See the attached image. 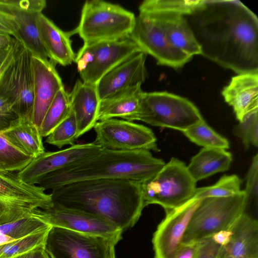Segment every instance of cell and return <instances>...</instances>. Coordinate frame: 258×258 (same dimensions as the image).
Wrapping results in <instances>:
<instances>
[{"instance_id":"4fadbf2b","label":"cell","mask_w":258,"mask_h":258,"mask_svg":"<svg viewBox=\"0 0 258 258\" xmlns=\"http://www.w3.org/2000/svg\"><path fill=\"white\" fill-rule=\"evenodd\" d=\"M102 149L94 143L76 144L62 150L44 152L17 173L23 182L37 184L46 175L92 157Z\"/></svg>"},{"instance_id":"7402d4cb","label":"cell","mask_w":258,"mask_h":258,"mask_svg":"<svg viewBox=\"0 0 258 258\" xmlns=\"http://www.w3.org/2000/svg\"><path fill=\"white\" fill-rule=\"evenodd\" d=\"M39 185L23 182L17 173L0 170V201L16 202L46 210L53 206L51 194Z\"/></svg>"},{"instance_id":"60d3db41","label":"cell","mask_w":258,"mask_h":258,"mask_svg":"<svg viewBox=\"0 0 258 258\" xmlns=\"http://www.w3.org/2000/svg\"><path fill=\"white\" fill-rule=\"evenodd\" d=\"M0 33L13 36L17 39L18 27L14 16L0 9Z\"/></svg>"},{"instance_id":"44dd1931","label":"cell","mask_w":258,"mask_h":258,"mask_svg":"<svg viewBox=\"0 0 258 258\" xmlns=\"http://www.w3.org/2000/svg\"><path fill=\"white\" fill-rule=\"evenodd\" d=\"M69 95L78 125V139L94 128L98 121L100 100L97 86L82 80L76 81Z\"/></svg>"},{"instance_id":"ba28073f","label":"cell","mask_w":258,"mask_h":258,"mask_svg":"<svg viewBox=\"0 0 258 258\" xmlns=\"http://www.w3.org/2000/svg\"><path fill=\"white\" fill-rule=\"evenodd\" d=\"M141 49L129 37L108 41L84 43L75 62L84 82L97 85L109 71Z\"/></svg>"},{"instance_id":"6da1fadb","label":"cell","mask_w":258,"mask_h":258,"mask_svg":"<svg viewBox=\"0 0 258 258\" xmlns=\"http://www.w3.org/2000/svg\"><path fill=\"white\" fill-rule=\"evenodd\" d=\"M201 54L242 74L258 72V20L239 1H205L185 16Z\"/></svg>"},{"instance_id":"484cf974","label":"cell","mask_w":258,"mask_h":258,"mask_svg":"<svg viewBox=\"0 0 258 258\" xmlns=\"http://www.w3.org/2000/svg\"><path fill=\"white\" fill-rule=\"evenodd\" d=\"M232 161V154L226 150L203 148L191 158L187 168L197 182L217 173L228 170Z\"/></svg>"},{"instance_id":"f6af8a7d","label":"cell","mask_w":258,"mask_h":258,"mask_svg":"<svg viewBox=\"0 0 258 258\" xmlns=\"http://www.w3.org/2000/svg\"><path fill=\"white\" fill-rule=\"evenodd\" d=\"M16 41H17V40H16ZM14 44L13 45V46L14 45ZM13 46L8 51H0V68L1 67V66L4 62V61L6 60V58L7 57L8 55H9V53L10 52L11 50H12Z\"/></svg>"},{"instance_id":"8fae6325","label":"cell","mask_w":258,"mask_h":258,"mask_svg":"<svg viewBox=\"0 0 258 258\" xmlns=\"http://www.w3.org/2000/svg\"><path fill=\"white\" fill-rule=\"evenodd\" d=\"M130 37L142 51L153 56L159 65L178 69L192 58L174 47L159 23L146 15L139 14L136 17Z\"/></svg>"},{"instance_id":"ffe728a7","label":"cell","mask_w":258,"mask_h":258,"mask_svg":"<svg viewBox=\"0 0 258 258\" xmlns=\"http://www.w3.org/2000/svg\"><path fill=\"white\" fill-rule=\"evenodd\" d=\"M16 99L13 106L20 118L32 119L34 78L31 54L20 42L14 58Z\"/></svg>"},{"instance_id":"5b68a950","label":"cell","mask_w":258,"mask_h":258,"mask_svg":"<svg viewBox=\"0 0 258 258\" xmlns=\"http://www.w3.org/2000/svg\"><path fill=\"white\" fill-rule=\"evenodd\" d=\"M246 208V198L243 190L229 197L201 200L191 216L181 244L198 243L228 231L245 212Z\"/></svg>"},{"instance_id":"9c48e42d","label":"cell","mask_w":258,"mask_h":258,"mask_svg":"<svg viewBox=\"0 0 258 258\" xmlns=\"http://www.w3.org/2000/svg\"><path fill=\"white\" fill-rule=\"evenodd\" d=\"M118 240L51 226L45 248L50 258H116Z\"/></svg>"},{"instance_id":"5bb4252c","label":"cell","mask_w":258,"mask_h":258,"mask_svg":"<svg viewBox=\"0 0 258 258\" xmlns=\"http://www.w3.org/2000/svg\"><path fill=\"white\" fill-rule=\"evenodd\" d=\"M46 6L45 0H0V9L12 15L18 27V40L31 55L49 59L38 30L37 18Z\"/></svg>"},{"instance_id":"d4e9b609","label":"cell","mask_w":258,"mask_h":258,"mask_svg":"<svg viewBox=\"0 0 258 258\" xmlns=\"http://www.w3.org/2000/svg\"><path fill=\"white\" fill-rule=\"evenodd\" d=\"M144 92L138 85L101 100L98 121L118 117L128 120L138 111Z\"/></svg>"},{"instance_id":"d590c367","label":"cell","mask_w":258,"mask_h":258,"mask_svg":"<svg viewBox=\"0 0 258 258\" xmlns=\"http://www.w3.org/2000/svg\"><path fill=\"white\" fill-rule=\"evenodd\" d=\"M233 134L241 139L245 149L258 146V111L245 116L233 128Z\"/></svg>"},{"instance_id":"8d00e7d4","label":"cell","mask_w":258,"mask_h":258,"mask_svg":"<svg viewBox=\"0 0 258 258\" xmlns=\"http://www.w3.org/2000/svg\"><path fill=\"white\" fill-rule=\"evenodd\" d=\"M35 207L22 203L0 201V225L31 217Z\"/></svg>"},{"instance_id":"7c38bea8","label":"cell","mask_w":258,"mask_h":258,"mask_svg":"<svg viewBox=\"0 0 258 258\" xmlns=\"http://www.w3.org/2000/svg\"><path fill=\"white\" fill-rule=\"evenodd\" d=\"M31 216L51 226L86 234L111 238L118 241L122 238L123 232L109 221L86 213L53 204L48 209H35Z\"/></svg>"},{"instance_id":"277c9868","label":"cell","mask_w":258,"mask_h":258,"mask_svg":"<svg viewBox=\"0 0 258 258\" xmlns=\"http://www.w3.org/2000/svg\"><path fill=\"white\" fill-rule=\"evenodd\" d=\"M134 14L120 5L101 0L86 1L77 33L84 43L119 40L129 37L136 22Z\"/></svg>"},{"instance_id":"cb8c5ba5","label":"cell","mask_w":258,"mask_h":258,"mask_svg":"<svg viewBox=\"0 0 258 258\" xmlns=\"http://www.w3.org/2000/svg\"><path fill=\"white\" fill-rule=\"evenodd\" d=\"M144 15L151 17L159 23L170 42L176 48L191 57L201 54V47L185 16L169 14Z\"/></svg>"},{"instance_id":"e0dca14e","label":"cell","mask_w":258,"mask_h":258,"mask_svg":"<svg viewBox=\"0 0 258 258\" xmlns=\"http://www.w3.org/2000/svg\"><path fill=\"white\" fill-rule=\"evenodd\" d=\"M147 55L139 51L106 73L96 85L100 100L142 85L147 77Z\"/></svg>"},{"instance_id":"b9f144b4","label":"cell","mask_w":258,"mask_h":258,"mask_svg":"<svg viewBox=\"0 0 258 258\" xmlns=\"http://www.w3.org/2000/svg\"><path fill=\"white\" fill-rule=\"evenodd\" d=\"M199 243L183 244L178 248L174 258H195Z\"/></svg>"},{"instance_id":"f1b7e54d","label":"cell","mask_w":258,"mask_h":258,"mask_svg":"<svg viewBox=\"0 0 258 258\" xmlns=\"http://www.w3.org/2000/svg\"><path fill=\"white\" fill-rule=\"evenodd\" d=\"M71 112L69 93L63 87L58 91L45 114L39 127L41 137H47Z\"/></svg>"},{"instance_id":"9a60e30c","label":"cell","mask_w":258,"mask_h":258,"mask_svg":"<svg viewBox=\"0 0 258 258\" xmlns=\"http://www.w3.org/2000/svg\"><path fill=\"white\" fill-rule=\"evenodd\" d=\"M201 200L192 198L166 212L152 238L155 258H174L191 216Z\"/></svg>"},{"instance_id":"4316f807","label":"cell","mask_w":258,"mask_h":258,"mask_svg":"<svg viewBox=\"0 0 258 258\" xmlns=\"http://www.w3.org/2000/svg\"><path fill=\"white\" fill-rule=\"evenodd\" d=\"M1 133L12 145L28 155L34 158L45 152L39 130L31 119L20 118Z\"/></svg>"},{"instance_id":"8992f818","label":"cell","mask_w":258,"mask_h":258,"mask_svg":"<svg viewBox=\"0 0 258 258\" xmlns=\"http://www.w3.org/2000/svg\"><path fill=\"white\" fill-rule=\"evenodd\" d=\"M204 118L186 98L166 91L144 92L140 108L128 121L183 132Z\"/></svg>"},{"instance_id":"f546056e","label":"cell","mask_w":258,"mask_h":258,"mask_svg":"<svg viewBox=\"0 0 258 258\" xmlns=\"http://www.w3.org/2000/svg\"><path fill=\"white\" fill-rule=\"evenodd\" d=\"M51 227L49 224L32 216L13 222L1 224L0 245Z\"/></svg>"},{"instance_id":"83f0119b","label":"cell","mask_w":258,"mask_h":258,"mask_svg":"<svg viewBox=\"0 0 258 258\" xmlns=\"http://www.w3.org/2000/svg\"><path fill=\"white\" fill-rule=\"evenodd\" d=\"M205 1L146 0L139 6V14H178L190 15L200 8Z\"/></svg>"},{"instance_id":"d6a6232c","label":"cell","mask_w":258,"mask_h":258,"mask_svg":"<svg viewBox=\"0 0 258 258\" xmlns=\"http://www.w3.org/2000/svg\"><path fill=\"white\" fill-rule=\"evenodd\" d=\"M241 179L235 174L222 176L214 184L196 188L194 198H226L233 196L241 191Z\"/></svg>"},{"instance_id":"f35d334b","label":"cell","mask_w":258,"mask_h":258,"mask_svg":"<svg viewBox=\"0 0 258 258\" xmlns=\"http://www.w3.org/2000/svg\"><path fill=\"white\" fill-rule=\"evenodd\" d=\"M20 118L10 100L0 94V132L9 127Z\"/></svg>"},{"instance_id":"7a4b0ae2","label":"cell","mask_w":258,"mask_h":258,"mask_svg":"<svg viewBox=\"0 0 258 258\" xmlns=\"http://www.w3.org/2000/svg\"><path fill=\"white\" fill-rule=\"evenodd\" d=\"M53 204L109 221L122 232L132 228L145 208L142 183L99 179L68 183L52 190Z\"/></svg>"},{"instance_id":"d6986e66","label":"cell","mask_w":258,"mask_h":258,"mask_svg":"<svg viewBox=\"0 0 258 258\" xmlns=\"http://www.w3.org/2000/svg\"><path fill=\"white\" fill-rule=\"evenodd\" d=\"M238 121L258 111V72L238 74L233 77L222 91Z\"/></svg>"},{"instance_id":"1f68e13d","label":"cell","mask_w":258,"mask_h":258,"mask_svg":"<svg viewBox=\"0 0 258 258\" xmlns=\"http://www.w3.org/2000/svg\"><path fill=\"white\" fill-rule=\"evenodd\" d=\"M51 227L0 245V258H15L45 246L46 237Z\"/></svg>"},{"instance_id":"3957f363","label":"cell","mask_w":258,"mask_h":258,"mask_svg":"<svg viewBox=\"0 0 258 258\" xmlns=\"http://www.w3.org/2000/svg\"><path fill=\"white\" fill-rule=\"evenodd\" d=\"M165 163L150 151L103 149L88 158L52 172L37 183L51 190L73 182L99 179H124L143 183L155 176Z\"/></svg>"},{"instance_id":"bcb514c9","label":"cell","mask_w":258,"mask_h":258,"mask_svg":"<svg viewBox=\"0 0 258 258\" xmlns=\"http://www.w3.org/2000/svg\"><path fill=\"white\" fill-rule=\"evenodd\" d=\"M3 71L2 70H0V80L3 76Z\"/></svg>"},{"instance_id":"ab89813d","label":"cell","mask_w":258,"mask_h":258,"mask_svg":"<svg viewBox=\"0 0 258 258\" xmlns=\"http://www.w3.org/2000/svg\"><path fill=\"white\" fill-rule=\"evenodd\" d=\"M222 242L214 235L199 242L195 258H217Z\"/></svg>"},{"instance_id":"74e56055","label":"cell","mask_w":258,"mask_h":258,"mask_svg":"<svg viewBox=\"0 0 258 258\" xmlns=\"http://www.w3.org/2000/svg\"><path fill=\"white\" fill-rule=\"evenodd\" d=\"M246 185L244 190L246 198V206L251 200L257 201L258 196V154L253 157L246 175Z\"/></svg>"},{"instance_id":"e575fe53","label":"cell","mask_w":258,"mask_h":258,"mask_svg":"<svg viewBox=\"0 0 258 258\" xmlns=\"http://www.w3.org/2000/svg\"><path fill=\"white\" fill-rule=\"evenodd\" d=\"M78 125L73 111L47 137L48 144L61 148L66 145L73 146L77 139Z\"/></svg>"},{"instance_id":"836d02e7","label":"cell","mask_w":258,"mask_h":258,"mask_svg":"<svg viewBox=\"0 0 258 258\" xmlns=\"http://www.w3.org/2000/svg\"><path fill=\"white\" fill-rule=\"evenodd\" d=\"M34 158L12 145L0 132V170L14 172L24 169Z\"/></svg>"},{"instance_id":"30bf717a","label":"cell","mask_w":258,"mask_h":258,"mask_svg":"<svg viewBox=\"0 0 258 258\" xmlns=\"http://www.w3.org/2000/svg\"><path fill=\"white\" fill-rule=\"evenodd\" d=\"M93 128L96 134L94 143L102 148L122 151H160L155 134L144 125L111 118L97 121Z\"/></svg>"},{"instance_id":"2e32d148","label":"cell","mask_w":258,"mask_h":258,"mask_svg":"<svg viewBox=\"0 0 258 258\" xmlns=\"http://www.w3.org/2000/svg\"><path fill=\"white\" fill-rule=\"evenodd\" d=\"M34 78V105L31 120L39 127L58 91L64 87L54 63L31 55Z\"/></svg>"},{"instance_id":"52a82bcc","label":"cell","mask_w":258,"mask_h":258,"mask_svg":"<svg viewBox=\"0 0 258 258\" xmlns=\"http://www.w3.org/2000/svg\"><path fill=\"white\" fill-rule=\"evenodd\" d=\"M196 183L185 163L172 157L155 176L142 183L145 207L157 204L165 212L177 208L193 198Z\"/></svg>"},{"instance_id":"ee69618b","label":"cell","mask_w":258,"mask_h":258,"mask_svg":"<svg viewBox=\"0 0 258 258\" xmlns=\"http://www.w3.org/2000/svg\"><path fill=\"white\" fill-rule=\"evenodd\" d=\"M17 39L9 35L0 33V51H8Z\"/></svg>"},{"instance_id":"7bdbcfd3","label":"cell","mask_w":258,"mask_h":258,"mask_svg":"<svg viewBox=\"0 0 258 258\" xmlns=\"http://www.w3.org/2000/svg\"><path fill=\"white\" fill-rule=\"evenodd\" d=\"M15 258H50L45 248L42 246Z\"/></svg>"},{"instance_id":"603a6c76","label":"cell","mask_w":258,"mask_h":258,"mask_svg":"<svg viewBox=\"0 0 258 258\" xmlns=\"http://www.w3.org/2000/svg\"><path fill=\"white\" fill-rule=\"evenodd\" d=\"M37 23L49 60L63 66L74 62L76 54L72 46L70 33L61 30L42 13L37 16Z\"/></svg>"},{"instance_id":"4dcf8cb0","label":"cell","mask_w":258,"mask_h":258,"mask_svg":"<svg viewBox=\"0 0 258 258\" xmlns=\"http://www.w3.org/2000/svg\"><path fill=\"white\" fill-rule=\"evenodd\" d=\"M182 133L191 142L203 148H229L228 141L212 128L204 119Z\"/></svg>"},{"instance_id":"ac0fdd59","label":"cell","mask_w":258,"mask_h":258,"mask_svg":"<svg viewBox=\"0 0 258 258\" xmlns=\"http://www.w3.org/2000/svg\"><path fill=\"white\" fill-rule=\"evenodd\" d=\"M217 258H258V222L244 212L228 230Z\"/></svg>"}]
</instances>
